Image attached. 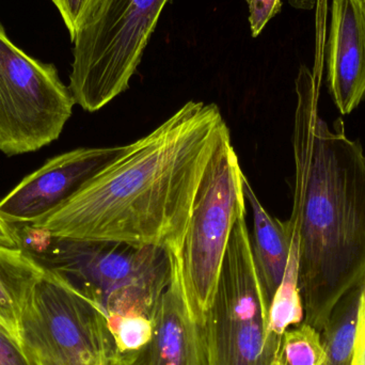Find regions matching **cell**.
I'll list each match as a JSON object with an SVG mask.
<instances>
[{
  "label": "cell",
  "instance_id": "cell-1",
  "mask_svg": "<svg viewBox=\"0 0 365 365\" xmlns=\"http://www.w3.org/2000/svg\"><path fill=\"white\" fill-rule=\"evenodd\" d=\"M229 128L216 104L190 102L123 151L32 229L53 237L178 253L202 179Z\"/></svg>",
  "mask_w": 365,
  "mask_h": 365
},
{
  "label": "cell",
  "instance_id": "cell-2",
  "mask_svg": "<svg viewBox=\"0 0 365 365\" xmlns=\"http://www.w3.org/2000/svg\"><path fill=\"white\" fill-rule=\"evenodd\" d=\"M322 66L296 78L294 204L304 323L323 331L341 298L365 272V155L361 143L319 115Z\"/></svg>",
  "mask_w": 365,
  "mask_h": 365
},
{
  "label": "cell",
  "instance_id": "cell-3",
  "mask_svg": "<svg viewBox=\"0 0 365 365\" xmlns=\"http://www.w3.org/2000/svg\"><path fill=\"white\" fill-rule=\"evenodd\" d=\"M32 230L44 246L38 242L21 248L44 269L55 272L92 300L106 317L130 314L151 317L170 283L171 255L165 249L66 240Z\"/></svg>",
  "mask_w": 365,
  "mask_h": 365
},
{
  "label": "cell",
  "instance_id": "cell-4",
  "mask_svg": "<svg viewBox=\"0 0 365 365\" xmlns=\"http://www.w3.org/2000/svg\"><path fill=\"white\" fill-rule=\"evenodd\" d=\"M268 314L245 212L232 230L214 299L201 326L205 365H272L282 336L270 334Z\"/></svg>",
  "mask_w": 365,
  "mask_h": 365
},
{
  "label": "cell",
  "instance_id": "cell-5",
  "mask_svg": "<svg viewBox=\"0 0 365 365\" xmlns=\"http://www.w3.org/2000/svg\"><path fill=\"white\" fill-rule=\"evenodd\" d=\"M245 178L231 136L225 137L208 164L175 253L187 308L200 327L214 299L232 230L246 212Z\"/></svg>",
  "mask_w": 365,
  "mask_h": 365
},
{
  "label": "cell",
  "instance_id": "cell-6",
  "mask_svg": "<svg viewBox=\"0 0 365 365\" xmlns=\"http://www.w3.org/2000/svg\"><path fill=\"white\" fill-rule=\"evenodd\" d=\"M170 0H106L73 41L70 89L75 104L96 113L130 87L143 51Z\"/></svg>",
  "mask_w": 365,
  "mask_h": 365
},
{
  "label": "cell",
  "instance_id": "cell-7",
  "mask_svg": "<svg viewBox=\"0 0 365 365\" xmlns=\"http://www.w3.org/2000/svg\"><path fill=\"white\" fill-rule=\"evenodd\" d=\"M19 340L38 365H107L115 353L102 309L47 269L21 315Z\"/></svg>",
  "mask_w": 365,
  "mask_h": 365
},
{
  "label": "cell",
  "instance_id": "cell-8",
  "mask_svg": "<svg viewBox=\"0 0 365 365\" xmlns=\"http://www.w3.org/2000/svg\"><path fill=\"white\" fill-rule=\"evenodd\" d=\"M75 105L57 68L17 47L0 23V151L12 158L51 145Z\"/></svg>",
  "mask_w": 365,
  "mask_h": 365
},
{
  "label": "cell",
  "instance_id": "cell-9",
  "mask_svg": "<svg viewBox=\"0 0 365 365\" xmlns=\"http://www.w3.org/2000/svg\"><path fill=\"white\" fill-rule=\"evenodd\" d=\"M123 148H81L51 158L0 201V216L10 225L40 220L72 197Z\"/></svg>",
  "mask_w": 365,
  "mask_h": 365
},
{
  "label": "cell",
  "instance_id": "cell-10",
  "mask_svg": "<svg viewBox=\"0 0 365 365\" xmlns=\"http://www.w3.org/2000/svg\"><path fill=\"white\" fill-rule=\"evenodd\" d=\"M171 280L155 304L151 340L130 353H115V365H205L201 327L187 308L175 252H170Z\"/></svg>",
  "mask_w": 365,
  "mask_h": 365
},
{
  "label": "cell",
  "instance_id": "cell-11",
  "mask_svg": "<svg viewBox=\"0 0 365 365\" xmlns=\"http://www.w3.org/2000/svg\"><path fill=\"white\" fill-rule=\"evenodd\" d=\"M326 59L332 100L349 115L365 96V0H332Z\"/></svg>",
  "mask_w": 365,
  "mask_h": 365
},
{
  "label": "cell",
  "instance_id": "cell-12",
  "mask_svg": "<svg viewBox=\"0 0 365 365\" xmlns=\"http://www.w3.org/2000/svg\"><path fill=\"white\" fill-rule=\"evenodd\" d=\"M245 197L252 210L253 234L251 236L253 259L259 282L268 304H272L287 269L291 252L292 233L287 221L272 217L262 205L247 178Z\"/></svg>",
  "mask_w": 365,
  "mask_h": 365
},
{
  "label": "cell",
  "instance_id": "cell-13",
  "mask_svg": "<svg viewBox=\"0 0 365 365\" xmlns=\"http://www.w3.org/2000/svg\"><path fill=\"white\" fill-rule=\"evenodd\" d=\"M44 272L24 249L0 245V323L17 339L26 304Z\"/></svg>",
  "mask_w": 365,
  "mask_h": 365
},
{
  "label": "cell",
  "instance_id": "cell-14",
  "mask_svg": "<svg viewBox=\"0 0 365 365\" xmlns=\"http://www.w3.org/2000/svg\"><path fill=\"white\" fill-rule=\"evenodd\" d=\"M361 287L358 281L336 304L321 332L325 347L323 365H351L357 334Z\"/></svg>",
  "mask_w": 365,
  "mask_h": 365
},
{
  "label": "cell",
  "instance_id": "cell-15",
  "mask_svg": "<svg viewBox=\"0 0 365 365\" xmlns=\"http://www.w3.org/2000/svg\"><path fill=\"white\" fill-rule=\"evenodd\" d=\"M304 311L298 283L297 240L292 235L291 252L280 287L277 289L268 314L270 334L282 336L287 329L304 323Z\"/></svg>",
  "mask_w": 365,
  "mask_h": 365
},
{
  "label": "cell",
  "instance_id": "cell-16",
  "mask_svg": "<svg viewBox=\"0 0 365 365\" xmlns=\"http://www.w3.org/2000/svg\"><path fill=\"white\" fill-rule=\"evenodd\" d=\"M278 358L283 365H323L326 351L321 332L306 323L289 328L281 339Z\"/></svg>",
  "mask_w": 365,
  "mask_h": 365
},
{
  "label": "cell",
  "instance_id": "cell-17",
  "mask_svg": "<svg viewBox=\"0 0 365 365\" xmlns=\"http://www.w3.org/2000/svg\"><path fill=\"white\" fill-rule=\"evenodd\" d=\"M107 326L118 354L138 351L153 334L151 317L145 315H111L107 317Z\"/></svg>",
  "mask_w": 365,
  "mask_h": 365
},
{
  "label": "cell",
  "instance_id": "cell-18",
  "mask_svg": "<svg viewBox=\"0 0 365 365\" xmlns=\"http://www.w3.org/2000/svg\"><path fill=\"white\" fill-rule=\"evenodd\" d=\"M57 6L74 41L79 30L91 23L104 6L106 0H51Z\"/></svg>",
  "mask_w": 365,
  "mask_h": 365
},
{
  "label": "cell",
  "instance_id": "cell-19",
  "mask_svg": "<svg viewBox=\"0 0 365 365\" xmlns=\"http://www.w3.org/2000/svg\"><path fill=\"white\" fill-rule=\"evenodd\" d=\"M0 365H38L19 339L0 323Z\"/></svg>",
  "mask_w": 365,
  "mask_h": 365
},
{
  "label": "cell",
  "instance_id": "cell-20",
  "mask_svg": "<svg viewBox=\"0 0 365 365\" xmlns=\"http://www.w3.org/2000/svg\"><path fill=\"white\" fill-rule=\"evenodd\" d=\"M249 6V24L251 36L257 38L263 31L268 21L281 11V0H247Z\"/></svg>",
  "mask_w": 365,
  "mask_h": 365
},
{
  "label": "cell",
  "instance_id": "cell-21",
  "mask_svg": "<svg viewBox=\"0 0 365 365\" xmlns=\"http://www.w3.org/2000/svg\"><path fill=\"white\" fill-rule=\"evenodd\" d=\"M359 282L361 292H360L359 312H358L357 334H356L351 365H365V272Z\"/></svg>",
  "mask_w": 365,
  "mask_h": 365
},
{
  "label": "cell",
  "instance_id": "cell-22",
  "mask_svg": "<svg viewBox=\"0 0 365 365\" xmlns=\"http://www.w3.org/2000/svg\"><path fill=\"white\" fill-rule=\"evenodd\" d=\"M0 245L10 247V248H19L21 246L14 225L6 222L1 216H0Z\"/></svg>",
  "mask_w": 365,
  "mask_h": 365
},
{
  "label": "cell",
  "instance_id": "cell-23",
  "mask_svg": "<svg viewBox=\"0 0 365 365\" xmlns=\"http://www.w3.org/2000/svg\"><path fill=\"white\" fill-rule=\"evenodd\" d=\"M272 365H283V364H282V362H281L280 360H279V358H277V359L274 360V362H272Z\"/></svg>",
  "mask_w": 365,
  "mask_h": 365
},
{
  "label": "cell",
  "instance_id": "cell-24",
  "mask_svg": "<svg viewBox=\"0 0 365 365\" xmlns=\"http://www.w3.org/2000/svg\"><path fill=\"white\" fill-rule=\"evenodd\" d=\"M107 365H115V364H113V362L111 361L110 359H109L108 364H107Z\"/></svg>",
  "mask_w": 365,
  "mask_h": 365
}]
</instances>
